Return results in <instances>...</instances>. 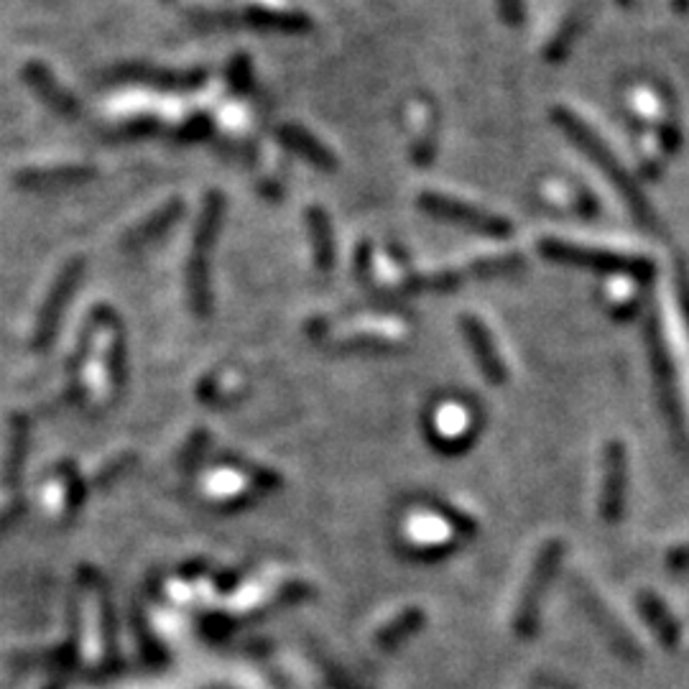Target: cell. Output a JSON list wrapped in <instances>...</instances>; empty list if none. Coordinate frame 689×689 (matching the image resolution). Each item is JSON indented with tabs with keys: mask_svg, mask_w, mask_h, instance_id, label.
Masks as SVG:
<instances>
[{
	"mask_svg": "<svg viewBox=\"0 0 689 689\" xmlns=\"http://www.w3.org/2000/svg\"><path fill=\"white\" fill-rule=\"evenodd\" d=\"M223 215V194L210 192L205 197V205H202L200 220H197V230H194L192 240V256H189L187 263L189 297H192L194 309L200 314H207V309H210V253L217 235H220Z\"/></svg>",
	"mask_w": 689,
	"mask_h": 689,
	"instance_id": "cell-3",
	"label": "cell"
},
{
	"mask_svg": "<svg viewBox=\"0 0 689 689\" xmlns=\"http://www.w3.org/2000/svg\"><path fill=\"white\" fill-rule=\"evenodd\" d=\"M539 253L547 261L562 263V266H577L608 276H628L636 281H649L656 274L651 258L631 256V253H615L608 248H593V245L570 243V240L544 238L539 243Z\"/></svg>",
	"mask_w": 689,
	"mask_h": 689,
	"instance_id": "cell-2",
	"label": "cell"
},
{
	"mask_svg": "<svg viewBox=\"0 0 689 689\" xmlns=\"http://www.w3.org/2000/svg\"><path fill=\"white\" fill-rule=\"evenodd\" d=\"M628 490V457L623 442H610L603 455V493L600 513L608 524H618L626 511Z\"/></svg>",
	"mask_w": 689,
	"mask_h": 689,
	"instance_id": "cell-6",
	"label": "cell"
},
{
	"mask_svg": "<svg viewBox=\"0 0 689 689\" xmlns=\"http://www.w3.org/2000/svg\"><path fill=\"white\" fill-rule=\"evenodd\" d=\"M419 207H422L427 215L437 217V220L455 223L460 225V228H467L470 233L488 235V238H508V235L513 233V225L508 223L506 217L490 215V212L480 210V207L452 200V197H445V194L424 192L422 197H419Z\"/></svg>",
	"mask_w": 689,
	"mask_h": 689,
	"instance_id": "cell-4",
	"label": "cell"
},
{
	"mask_svg": "<svg viewBox=\"0 0 689 689\" xmlns=\"http://www.w3.org/2000/svg\"><path fill=\"white\" fill-rule=\"evenodd\" d=\"M524 268V258L521 256H501V258H488V261L473 263V274L480 276H503V274H516Z\"/></svg>",
	"mask_w": 689,
	"mask_h": 689,
	"instance_id": "cell-15",
	"label": "cell"
},
{
	"mask_svg": "<svg viewBox=\"0 0 689 689\" xmlns=\"http://www.w3.org/2000/svg\"><path fill=\"white\" fill-rule=\"evenodd\" d=\"M590 16H593V6L585 3V6H577L570 16L564 18L557 34L549 39L547 49H544V59H547L549 64H559L562 59H567V54L572 52L575 41L580 39V34L585 31L587 23H590Z\"/></svg>",
	"mask_w": 689,
	"mask_h": 689,
	"instance_id": "cell-11",
	"label": "cell"
},
{
	"mask_svg": "<svg viewBox=\"0 0 689 689\" xmlns=\"http://www.w3.org/2000/svg\"><path fill=\"white\" fill-rule=\"evenodd\" d=\"M182 210H184L182 200L166 202V205L159 207L154 215H149L146 220H141L136 228L128 230V235L123 238V245H126L128 251H138V248H143V245L154 243V240H159L161 235L169 233V228L177 225V220L182 217Z\"/></svg>",
	"mask_w": 689,
	"mask_h": 689,
	"instance_id": "cell-9",
	"label": "cell"
},
{
	"mask_svg": "<svg viewBox=\"0 0 689 689\" xmlns=\"http://www.w3.org/2000/svg\"><path fill=\"white\" fill-rule=\"evenodd\" d=\"M118 75L128 82H143V85L159 87V90H194L205 82L202 69L179 72V69H161L154 64H123Z\"/></svg>",
	"mask_w": 689,
	"mask_h": 689,
	"instance_id": "cell-7",
	"label": "cell"
},
{
	"mask_svg": "<svg viewBox=\"0 0 689 689\" xmlns=\"http://www.w3.org/2000/svg\"><path fill=\"white\" fill-rule=\"evenodd\" d=\"M465 330H467V337L473 340V345H475V350H478L480 360H483L485 371H488L490 376L501 378L503 376L501 360H498V355L493 353V345H490V337H488V332L483 330V325H480L478 319L465 317Z\"/></svg>",
	"mask_w": 689,
	"mask_h": 689,
	"instance_id": "cell-14",
	"label": "cell"
},
{
	"mask_svg": "<svg viewBox=\"0 0 689 689\" xmlns=\"http://www.w3.org/2000/svg\"><path fill=\"white\" fill-rule=\"evenodd\" d=\"M498 3V16L506 26H521L526 16V3L524 0H496Z\"/></svg>",
	"mask_w": 689,
	"mask_h": 689,
	"instance_id": "cell-16",
	"label": "cell"
},
{
	"mask_svg": "<svg viewBox=\"0 0 689 689\" xmlns=\"http://www.w3.org/2000/svg\"><path fill=\"white\" fill-rule=\"evenodd\" d=\"M279 138H281V143H284L286 149L294 151V154H299V156H302V159L312 161V164L319 166V169L332 171L337 166L335 154H332V151L327 149L325 143L317 141V138H314L312 133L304 131L302 126H294V123H284V126H279Z\"/></svg>",
	"mask_w": 689,
	"mask_h": 689,
	"instance_id": "cell-10",
	"label": "cell"
},
{
	"mask_svg": "<svg viewBox=\"0 0 689 689\" xmlns=\"http://www.w3.org/2000/svg\"><path fill=\"white\" fill-rule=\"evenodd\" d=\"M674 286H677V302L679 309H682L684 325H687L689 330V274L682 263H677V279H674Z\"/></svg>",
	"mask_w": 689,
	"mask_h": 689,
	"instance_id": "cell-17",
	"label": "cell"
},
{
	"mask_svg": "<svg viewBox=\"0 0 689 689\" xmlns=\"http://www.w3.org/2000/svg\"><path fill=\"white\" fill-rule=\"evenodd\" d=\"M243 23L256 26V29L286 31V34H299V31H307L312 26L304 13L276 11V8H253V11L245 13Z\"/></svg>",
	"mask_w": 689,
	"mask_h": 689,
	"instance_id": "cell-13",
	"label": "cell"
},
{
	"mask_svg": "<svg viewBox=\"0 0 689 689\" xmlns=\"http://www.w3.org/2000/svg\"><path fill=\"white\" fill-rule=\"evenodd\" d=\"M674 13H687L689 11V0H672Z\"/></svg>",
	"mask_w": 689,
	"mask_h": 689,
	"instance_id": "cell-19",
	"label": "cell"
},
{
	"mask_svg": "<svg viewBox=\"0 0 689 689\" xmlns=\"http://www.w3.org/2000/svg\"><path fill=\"white\" fill-rule=\"evenodd\" d=\"M631 3H633V0H618V6H623V8H628V6H631Z\"/></svg>",
	"mask_w": 689,
	"mask_h": 689,
	"instance_id": "cell-20",
	"label": "cell"
},
{
	"mask_svg": "<svg viewBox=\"0 0 689 689\" xmlns=\"http://www.w3.org/2000/svg\"><path fill=\"white\" fill-rule=\"evenodd\" d=\"M646 350H649L651 373H654L656 391H659V404L664 416L669 419L674 432H682V404H679L677 373H674V360L669 355L667 340L661 332L659 319L651 317L646 325Z\"/></svg>",
	"mask_w": 689,
	"mask_h": 689,
	"instance_id": "cell-5",
	"label": "cell"
},
{
	"mask_svg": "<svg viewBox=\"0 0 689 689\" xmlns=\"http://www.w3.org/2000/svg\"><path fill=\"white\" fill-rule=\"evenodd\" d=\"M552 120H554V126H557L564 136L570 138V141L575 143L577 149H580L587 159L598 166L600 174L613 184L615 192L621 194L623 202H626L628 210H631V215L636 217L638 223L644 225L646 230H654L656 233V230H659V217H656L654 207H651V202L646 200V194L641 192L636 179H633L631 174H628L626 166L621 164V159L610 151L608 143H605L603 138L593 131V128L587 126L580 115L572 113V110L564 108V105H559V108L552 110Z\"/></svg>",
	"mask_w": 689,
	"mask_h": 689,
	"instance_id": "cell-1",
	"label": "cell"
},
{
	"mask_svg": "<svg viewBox=\"0 0 689 689\" xmlns=\"http://www.w3.org/2000/svg\"><path fill=\"white\" fill-rule=\"evenodd\" d=\"M233 80H235V85L240 87V90H245L248 87V82H251V67H248V62L245 59H238V62L233 64Z\"/></svg>",
	"mask_w": 689,
	"mask_h": 689,
	"instance_id": "cell-18",
	"label": "cell"
},
{
	"mask_svg": "<svg viewBox=\"0 0 689 689\" xmlns=\"http://www.w3.org/2000/svg\"><path fill=\"white\" fill-rule=\"evenodd\" d=\"M307 228L312 240L314 263L319 271H330L335 266V233H332L330 215L319 205L307 207Z\"/></svg>",
	"mask_w": 689,
	"mask_h": 689,
	"instance_id": "cell-12",
	"label": "cell"
},
{
	"mask_svg": "<svg viewBox=\"0 0 689 689\" xmlns=\"http://www.w3.org/2000/svg\"><path fill=\"white\" fill-rule=\"evenodd\" d=\"M638 610L644 615L646 626L654 631L656 641H659L664 649H677L682 644V628H679V621L672 615V610L667 608V603L654 593H641L638 595Z\"/></svg>",
	"mask_w": 689,
	"mask_h": 689,
	"instance_id": "cell-8",
	"label": "cell"
}]
</instances>
